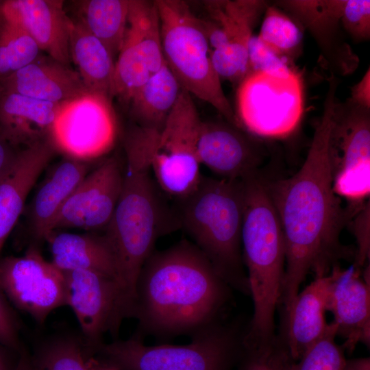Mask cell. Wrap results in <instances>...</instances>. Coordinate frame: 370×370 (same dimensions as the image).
Segmentation results:
<instances>
[{"mask_svg": "<svg viewBox=\"0 0 370 370\" xmlns=\"http://www.w3.org/2000/svg\"><path fill=\"white\" fill-rule=\"evenodd\" d=\"M337 82H328L321 116L306 158L293 175L267 180L285 245V272L280 306L287 311L301 284L312 273L328 275L343 260H355L356 249L344 245L341 234L359 208L344 207L333 189L330 134Z\"/></svg>", "mask_w": 370, "mask_h": 370, "instance_id": "1", "label": "cell"}, {"mask_svg": "<svg viewBox=\"0 0 370 370\" xmlns=\"http://www.w3.org/2000/svg\"><path fill=\"white\" fill-rule=\"evenodd\" d=\"M232 288L190 241L153 251L139 273L134 336L160 341L190 335L223 319Z\"/></svg>", "mask_w": 370, "mask_h": 370, "instance_id": "2", "label": "cell"}, {"mask_svg": "<svg viewBox=\"0 0 370 370\" xmlns=\"http://www.w3.org/2000/svg\"><path fill=\"white\" fill-rule=\"evenodd\" d=\"M123 146L122 189L104 234L115 255L124 300L132 309L139 273L156 241L180 224L152 174L148 130L132 125L125 134Z\"/></svg>", "mask_w": 370, "mask_h": 370, "instance_id": "3", "label": "cell"}, {"mask_svg": "<svg viewBox=\"0 0 370 370\" xmlns=\"http://www.w3.org/2000/svg\"><path fill=\"white\" fill-rule=\"evenodd\" d=\"M242 180L243 259L254 306L243 339L265 343L276 336L275 314L285 272L284 240L267 180L258 173Z\"/></svg>", "mask_w": 370, "mask_h": 370, "instance_id": "4", "label": "cell"}, {"mask_svg": "<svg viewBox=\"0 0 370 370\" xmlns=\"http://www.w3.org/2000/svg\"><path fill=\"white\" fill-rule=\"evenodd\" d=\"M179 202L180 227L232 290L249 295L241 242L243 180L203 175L197 189Z\"/></svg>", "mask_w": 370, "mask_h": 370, "instance_id": "5", "label": "cell"}, {"mask_svg": "<svg viewBox=\"0 0 370 370\" xmlns=\"http://www.w3.org/2000/svg\"><path fill=\"white\" fill-rule=\"evenodd\" d=\"M245 328L219 321L191 336L184 345H147L135 336L102 343L93 356L118 370H235Z\"/></svg>", "mask_w": 370, "mask_h": 370, "instance_id": "6", "label": "cell"}, {"mask_svg": "<svg viewBox=\"0 0 370 370\" xmlns=\"http://www.w3.org/2000/svg\"><path fill=\"white\" fill-rule=\"evenodd\" d=\"M165 64L182 88L209 103L241 127L210 59L211 49L199 17L181 0H156Z\"/></svg>", "mask_w": 370, "mask_h": 370, "instance_id": "7", "label": "cell"}, {"mask_svg": "<svg viewBox=\"0 0 370 370\" xmlns=\"http://www.w3.org/2000/svg\"><path fill=\"white\" fill-rule=\"evenodd\" d=\"M201 119L192 96L182 89L160 130L148 129L150 167L163 193L180 201L198 187L197 143Z\"/></svg>", "mask_w": 370, "mask_h": 370, "instance_id": "8", "label": "cell"}, {"mask_svg": "<svg viewBox=\"0 0 370 370\" xmlns=\"http://www.w3.org/2000/svg\"><path fill=\"white\" fill-rule=\"evenodd\" d=\"M301 72L287 77L250 71L238 84L236 115L242 129L262 138H284L295 131L304 112Z\"/></svg>", "mask_w": 370, "mask_h": 370, "instance_id": "9", "label": "cell"}, {"mask_svg": "<svg viewBox=\"0 0 370 370\" xmlns=\"http://www.w3.org/2000/svg\"><path fill=\"white\" fill-rule=\"evenodd\" d=\"M117 135L112 99L86 91L58 105L49 140L65 156L92 162L112 149Z\"/></svg>", "mask_w": 370, "mask_h": 370, "instance_id": "10", "label": "cell"}, {"mask_svg": "<svg viewBox=\"0 0 370 370\" xmlns=\"http://www.w3.org/2000/svg\"><path fill=\"white\" fill-rule=\"evenodd\" d=\"M66 306L73 311L83 341L90 354L102 343L103 336L117 334L123 320L129 318L118 281L89 270L64 271Z\"/></svg>", "mask_w": 370, "mask_h": 370, "instance_id": "11", "label": "cell"}, {"mask_svg": "<svg viewBox=\"0 0 370 370\" xmlns=\"http://www.w3.org/2000/svg\"><path fill=\"white\" fill-rule=\"evenodd\" d=\"M0 288L11 304L40 324L66 306L63 272L35 246L22 256L0 259Z\"/></svg>", "mask_w": 370, "mask_h": 370, "instance_id": "12", "label": "cell"}, {"mask_svg": "<svg viewBox=\"0 0 370 370\" xmlns=\"http://www.w3.org/2000/svg\"><path fill=\"white\" fill-rule=\"evenodd\" d=\"M197 151L201 164L228 180H242L260 173L268 156L261 138L224 119L201 121Z\"/></svg>", "mask_w": 370, "mask_h": 370, "instance_id": "13", "label": "cell"}, {"mask_svg": "<svg viewBox=\"0 0 370 370\" xmlns=\"http://www.w3.org/2000/svg\"><path fill=\"white\" fill-rule=\"evenodd\" d=\"M123 180V164L114 155L104 158L90 171L62 207L53 231L77 228L106 229L117 205Z\"/></svg>", "mask_w": 370, "mask_h": 370, "instance_id": "14", "label": "cell"}, {"mask_svg": "<svg viewBox=\"0 0 370 370\" xmlns=\"http://www.w3.org/2000/svg\"><path fill=\"white\" fill-rule=\"evenodd\" d=\"M345 0H281L273 3L293 18L314 40L321 63L330 74L354 72L359 58L346 40L341 23Z\"/></svg>", "mask_w": 370, "mask_h": 370, "instance_id": "15", "label": "cell"}, {"mask_svg": "<svg viewBox=\"0 0 370 370\" xmlns=\"http://www.w3.org/2000/svg\"><path fill=\"white\" fill-rule=\"evenodd\" d=\"M332 282L326 310L334 316L336 336L345 341V351L351 354L358 343L370 346V279L354 264L347 269L340 265L331 271Z\"/></svg>", "mask_w": 370, "mask_h": 370, "instance_id": "16", "label": "cell"}, {"mask_svg": "<svg viewBox=\"0 0 370 370\" xmlns=\"http://www.w3.org/2000/svg\"><path fill=\"white\" fill-rule=\"evenodd\" d=\"M1 14L23 29L41 51L70 66L71 18L60 0H7L1 2Z\"/></svg>", "mask_w": 370, "mask_h": 370, "instance_id": "17", "label": "cell"}, {"mask_svg": "<svg viewBox=\"0 0 370 370\" xmlns=\"http://www.w3.org/2000/svg\"><path fill=\"white\" fill-rule=\"evenodd\" d=\"M332 279L331 273L314 278L299 291L290 308L282 312L278 335L285 343L295 362L325 334L329 327L325 312Z\"/></svg>", "mask_w": 370, "mask_h": 370, "instance_id": "18", "label": "cell"}, {"mask_svg": "<svg viewBox=\"0 0 370 370\" xmlns=\"http://www.w3.org/2000/svg\"><path fill=\"white\" fill-rule=\"evenodd\" d=\"M91 162L65 156L49 171L35 192L27 211L31 235L46 241L62 207L90 172Z\"/></svg>", "mask_w": 370, "mask_h": 370, "instance_id": "19", "label": "cell"}, {"mask_svg": "<svg viewBox=\"0 0 370 370\" xmlns=\"http://www.w3.org/2000/svg\"><path fill=\"white\" fill-rule=\"evenodd\" d=\"M56 151L49 138L23 148L0 179V251L23 212L29 193Z\"/></svg>", "mask_w": 370, "mask_h": 370, "instance_id": "20", "label": "cell"}, {"mask_svg": "<svg viewBox=\"0 0 370 370\" xmlns=\"http://www.w3.org/2000/svg\"><path fill=\"white\" fill-rule=\"evenodd\" d=\"M0 90L55 104L88 91L76 70L40 54L1 80Z\"/></svg>", "mask_w": 370, "mask_h": 370, "instance_id": "21", "label": "cell"}, {"mask_svg": "<svg viewBox=\"0 0 370 370\" xmlns=\"http://www.w3.org/2000/svg\"><path fill=\"white\" fill-rule=\"evenodd\" d=\"M58 105L0 90V134L18 148L49 138Z\"/></svg>", "mask_w": 370, "mask_h": 370, "instance_id": "22", "label": "cell"}, {"mask_svg": "<svg viewBox=\"0 0 370 370\" xmlns=\"http://www.w3.org/2000/svg\"><path fill=\"white\" fill-rule=\"evenodd\" d=\"M330 149L334 175L338 171L370 161V108L348 98H336L333 110Z\"/></svg>", "mask_w": 370, "mask_h": 370, "instance_id": "23", "label": "cell"}, {"mask_svg": "<svg viewBox=\"0 0 370 370\" xmlns=\"http://www.w3.org/2000/svg\"><path fill=\"white\" fill-rule=\"evenodd\" d=\"M46 241L49 244L51 262L61 271H94L113 277L118 281L115 255L104 233L75 234L53 231Z\"/></svg>", "mask_w": 370, "mask_h": 370, "instance_id": "24", "label": "cell"}, {"mask_svg": "<svg viewBox=\"0 0 370 370\" xmlns=\"http://www.w3.org/2000/svg\"><path fill=\"white\" fill-rule=\"evenodd\" d=\"M69 52L88 91L113 97L115 61L107 47L70 17Z\"/></svg>", "mask_w": 370, "mask_h": 370, "instance_id": "25", "label": "cell"}, {"mask_svg": "<svg viewBox=\"0 0 370 370\" xmlns=\"http://www.w3.org/2000/svg\"><path fill=\"white\" fill-rule=\"evenodd\" d=\"M182 90L179 82L164 63L129 101L127 105L134 125L160 130Z\"/></svg>", "mask_w": 370, "mask_h": 370, "instance_id": "26", "label": "cell"}, {"mask_svg": "<svg viewBox=\"0 0 370 370\" xmlns=\"http://www.w3.org/2000/svg\"><path fill=\"white\" fill-rule=\"evenodd\" d=\"M71 5L73 18L98 38L114 58L126 34L130 0H80Z\"/></svg>", "mask_w": 370, "mask_h": 370, "instance_id": "27", "label": "cell"}, {"mask_svg": "<svg viewBox=\"0 0 370 370\" xmlns=\"http://www.w3.org/2000/svg\"><path fill=\"white\" fill-rule=\"evenodd\" d=\"M127 29L134 36L151 75L164 64L159 14L155 1L130 0Z\"/></svg>", "mask_w": 370, "mask_h": 370, "instance_id": "28", "label": "cell"}, {"mask_svg": "<svg viewBox=\"0 0 370 370\" xmlns=\"http://www.w3.org/2000/svg\"><path fill=\"white\" fill-rule=\"evenodd\" d=\"M304 32L293 18L273 3H269L257 36L278 55L295 62L301 52Z\"/></svg>", "mask_w": 370, "mask_h": 370, "instance_id": "29", "label": "cell"}, {"mask_svg": "<svg viewBox=\"0 0 370 370\" xmlns=\"http://www.w3.org/2000/svg\"><path fill=\"white\" fill-rule=\"evenodd\" d=\"M115 61L113 97L128 104L134 95L152 75L143 51L133 34L127 29Z\"/></svg>", "mask_w": 370, "mask_h": 370, "instance_id": "30", "label": "cell"}, {"mask_svg": "<svg viewBox=\"0 0 370 370\" xmlns=\"http://www.w3.org/2000/svg\"><path fill=\"white\" fill-rule=\"evenodd\" d=\"M83 340L64 335L49 339L30 356V370H88Z\"/></svg>", "mask_w": 370, "mask_h": 370, "instance_id": "31", "label": "cell"}, {"mask_svg": "<svg viewBox=\"0 0 370 370\" xmlns=\"http://www.w3.org/2000/svg\"><path fill=\"white\" fill-rule=\"evenodd\" d=\"M40 51L23 29L0 12V81L32 62Z\"/></svg>", "mask_w": 370, "mask_h": 370, "instance_id": "32", "label": "cell"}, {"mask_svg": "<svg viewBox=\"0 0 370 370\" xmlns=\"http://www.w3.org/2000/svg\"><path fill=\"white\" fill-rule=\"evenodd\" d=\"M294 362L285 343L276 334L265 343L243 341L235 370H291Z\"/></svg>", "mask_w": 370, "mask_h": 370, "instance_id": "33", "label": "cell"}, {"mask_svg": "<svg viewBox=\"0 0 370 370\" xmlns=\"http://www.w3.org/2000/svg\"><path fill=\"white\" fill-rule=\"evenodd\" d=\"M336 326L332 321L325 334L295 362L291 370H343L345 349L336 341Z\"/></svg>", "mask_w": 370, "mask_h": 370, "instance_id": "34", "label": "cell"}, {"mask_svg": "<svg viewBox=\"0 0 370 370\" xmlns=\"http://www.w3.org/2000/svg\"><path fill=\"white\" fill-rule=\"evenodd\" d=\"M333 189L345 198L349 205L361 206L370 193V161L345 168L334 175Z\"/></svg>", "mask_w": 370, "mask_h": 370, "instance_id": "35", "label": "cell"}, {"mask_svg": "<svg viewBox=\"0 0 370 370\" xmlns=\"http://www.w3.org/2000/svg\"><path fill=\"white\" fill-rule=\"evenodd\" d=\"M249 72L261 71L278 77H287L298 69L295 62L269 48L257 35H253L248 47Z\"/></svg>", "mask_w": 370, "mask_h": 370, "instance_id": "36", "label": "cell"}, {"mask_svg": "<svg viewBox=\"0 0 370 370\" xmlns=\"http://www.w3.org/2000/svg\"><path fill=\"white\" fill-rule=\"evenodd\" d=\"M341 23L345 35L354 42L368 41L370 38V1L345 0Z\"/></svg>", "mask_w": 370, "mask_h": 370, "instance_id": "37", "label": "cell"}, {"mask_svg": "<svg viewBox=\"0 0 370 370\" xmlns=\"http://www.w3.org/2000/svg\"><path fill=\"white\" fill-rule=\"evenodd\" d=\"M369 201H368L352 217L347 224L351 227L357 243L354 264L360 269H362L367 262H369Z\"/></svg>", "mask_w": 370, "mask_h": 370, "instance_id": "38", "label": "cell"}, {"mask_svg": "<svg viewBox=\"0 0 370 370\" xmlns=\"http://www.w3.org/2000/svg\"><path fill=\"white\" fill-rule=\"evenodd\" d=\"M18 331V319L0 288V344L13 351H21Z\"/></svg>", "mask_w": 370, "mask_h": 370, "instance_id": "39", "label": "cell"}, {"mask_svg": "<svg viewBox=\"0 0 370 370\" xmlns=\"http://www.w3.org/2000/svg\"><path fill=\"white\" fill-rule=\"evenodd\" d=\"M353 103L370 108V69L368 68L359 82L351 88L350 97Z\"/></svg>", "mask_w": 370, "mask_h": 370, "instance_id": "40", "label": "cell"}, {"mask_svg": "<svg viewBox=\"0 0 370 370\" xmlns=\"http://www.w3.org/2000/svg\"><path fill=\"white\" fill-rule=\"evenodd\" d=\"M22 149L14 146L0 134V179L12 167Z\"/></svg>", "mask_w": 370, "mask_h": 370, "instance_id": "41", "label": "cell"}, {"mask_svg": "<svg viewBox=\"0 0 370 370\" xmlns=\"http://www.w3.org/2000/svg\"><path fill=\"white\" fill-rule=\"evenodd\" d=\"M343 370H370V358L346 359Z\"/></svg>", "mask_w": 370, "mask_h": 370, "instance_id": "42", "label": "cell"}, {"mask_svg": "<svg viewBox=\"0 0 370 370\" xmlns=\"http://www.w3.org/2000/svg\"><path fill=\"white\" fill-rule=\"evenodd\" d=\"M88 370H118L98 360L93 355L88 354L86 360Z\"/></svg>", "mask_w": 370, "mask_h": 370, "instance_id": "43", "label": "cell"}, {"mask_svg": "<svg viewBox=\"0 0 370 370\" xmlns=\"http://www.w3.org/2000/svg\"><path fill=\"white\" fill-rule=\"evenodd\" d=\"M9 349H10L0 344V370H15L16 366L14 367H12V362L8 352Z\"/></svg>", "mask_w": 370, "mask_h": 370, "instance_id": "44", "label": "cell"}, {"mask_svg": "<svg viewBox=\"0 0 370 370\" xmlns=\"http://www.w3.org/2000/svg\"><path fill=\"white\" fill-rule=\"evenodd\" d=\"M15 370H30V355L27 351L21 350Z\"/></svg>", "mask_w": 370, "mask_h": 370, "instance_id": "45", "label": "cell"}, {"mask_svg": "<svg viewBox=\"0 0 370 370\" xmlns=\"http://www.w3.org/2000/svg\"><path fill=\"white\" fill-rule=\"evenodd\" d=\"M1 2H2V1H0V8H1Z\"/></svg>", "mask_w": 370, "mask_h": 370, "instance_id": "46", "label": "cell"}]
</instances>
